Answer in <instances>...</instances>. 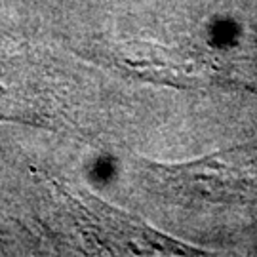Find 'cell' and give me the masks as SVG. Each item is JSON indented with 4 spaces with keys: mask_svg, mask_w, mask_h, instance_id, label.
Listing matches in <instances>:
<instances>
[{
    "mask_svg": "<svg viewBox=\"0 0 257 257\" xmlns=\"http://www.w3.org/2000/svg\"><path fill=\"white\" fill-rule=\"evenodd\" d=\"M168 187L210 202H257V145H244L181 168H168Z\"/></svg>",
    "mask_w": 257,
    "mask_h": 257,
    "instance_id": "obj_1",
    "label": "cell"
}]
</instances>
